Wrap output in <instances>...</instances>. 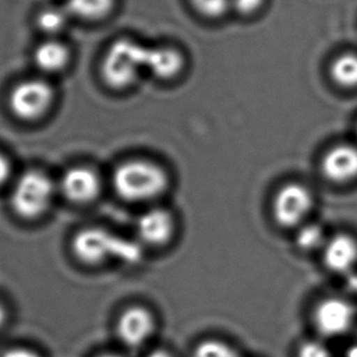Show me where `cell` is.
I'll list each match as a JSON object with an SVG mask.
<instances>
[{"label": "cell", "instance_id": "f1b7e54d", "mask_svg": "<svg viewBox=\"0 0 357 357\" xmlns=\"http://www.w3.org/2000/svg\"><path fill=\"white\" fill-rule=\"evenodd\" d=\"M100 357H125L121 356V355H118V354H105V355H102Z\"/></svg>", "mask_w": 357, "mask_h": 357}, {"label": "cell", "instance_id": "83f0119b", "mask_svg": "<svg viewBox=\"0 0 357 357\" xmlns=\"http://www.w3.org/2000/svg\"><path fill=\"white\" fill-rule=\"evenodd\" d=\"M345 357H357V344H355V345H352V347L347 349Z\"/></svg>", "mask_w": 357, "mask_h": 357}, {"label": "cell", "instance_id": "484cf974", "mask_svg": "<svg viewBox=\"0 0 357 357\" xmlns=\"http://www.w3.org/2000/svg\"><path fill=\"white\" fill-rule=\"evenodd\" d=\"M144 357H174L170 352L164 350V349H155L149 351Z\"/></svg>", "mask_w": 357, "mask_h": 357}, {"label": "cell", "instance_id": "52a82bcc", "mask_svg": "<svg viewBox=\"0 0 357 357\" xmlns=\"http://www.w3.org/2000/svg\"><path fill=\"white\" fill-rule=\"evenodd\" d=\"M312 317L314 328L322 337H339L351 331L356 310L347 298L331 296L316 305Z\"/></svg>", "mask_w": 357, "mask_h": 357}, {"label": "cell", "instance_id": "9a60e30c", "mask_svg": "<svg viewBox=\"0 0 357 357\" xmlns=\"http://www.w3.org/2000/svg\"><path fill=\"white\" fill-rule=\"evenodd\" d=\"M114 6V0H68L69 15L84 20H98L107 15Z\"/></svg>", "mask_w": 357, "mask_h": 357}, {"label": "cell", "instance_id": "44dd1931", "mask_svg": "<svg viewBox=\"0 0 357 357\" xmlns=\"http://www.w3.org/2000/svg\"><path fill=\"white\" fill-rule=\"evenodd\" d=\"M298 357H332V354L323 342L307 340L298 347Z\"/></svg>", "mask_w": 357, "mask_h": 357}, {"label": "cell", "instance_id": "2e32d148", "mask_svg": "<svg viewBox=\"0 0 357 357\" xmlns=\"http://www.w3.org/2000/svg\"><path fill=\"white\" fill-rule=\"evenodd\" d=\"M331 76L335 84L345 89L357 87V54L344 53L331 65Z\"/></svg>", "mask_w": 357, "mask_h": 357}, {"label": "cell", "instance_id": "7c38bea8", "mask_svg": "<svg viewBox=\"0 0 357 357\" xmlns=\"http://www.w3.org/2000/svg\"><path fill=\"white\" fill-rule=\"evenodd\" d=\"M323 264L333 273L347 274L357 266V240L349 234H337L322 248Z\"/></svg>", "mask_w": 357, "mask_h": 357}, {"label": "cell", "instance_id": "ac0fdd59", "mask_svg": "<svg viewBox=\"0 0 357 357\" xmlns=\"http://www.w3.org/2000/svg\"><path fill=\"white\" fill-rule=\"evenodd\" d=\"M69 13L59 8H48L40 11L37 17V25L45 33H58L68 24Z\"/></svg>", "mask_w": 357, "mask_h": 357}, {"label": "cell", "instance_id": "4316f807", "mask_svg": "<svg viewBox=\"0 0 357 357\" xmlns=\"http://www.w3.org/2000/svg\"><path fill=\"white\" fill-rule=\"evenodd\" d=\"M6 308L4 305L0 303V327L6 323Z\"/></svg>", "mask_w": 357, "mask_h": 357}, {"label": "cell", "instance_id": "ffe728a7", "mask_svg": "<svg viewBox=\"0 0 357 357\" xmlns=\"http://www.w3.org/2000/svg\"><path fill=\"white\" fill-rule=\"evenodd\" d=\"M201 15L217 19L223 16L231 8L233 0H190Z\"/></svg>", "mask_w": 357, "mask_h": 357}, {"label": "cell", "instance_id": "30bf717a", "mask_svg": "<svg viewBox=\"0 0 357 357\" xmlns=\"http://www.w3.org/2000/svg\"><path fill=\"white\" fill-rule=\"evenodd\" d=\"M321 172L332 184L347 185L357 180V147L352 144L334 146L323 155Z\"/></svg>", "mask_w": 357, "mask_h": 357}, {"label": "cell", "instance_id": "8fae6325", "mask_svg": "<svg viewBox=\"0 0 357 357\" xmlns=\"http://www.w3.org/2000/svg\"><path fill=\"white\" fill-rule=\"evenodd\" d=\"M136 231L141 243L149 246H164L173 238L175 220L165 208H151L139 215Z\"/></svg>", "mask_w": 357, "mask_h": 357}, {"label": "cell", "instance_id": "603a6c76", "mask_svg": "<svg viewBox=\"0 0 357 357\" xmlns=\"http://www.w3.org/2000/svg\"><path fill=\"white\" fill-rule=\"evenodd\" d=\"M11 164L10 160L6 158V155L0 153V186L6 184L10 178Z\"/></svg>", "mask_w": 357, "mask_h": 357}, {"label": "cell", "instance_id": "5b68a950", "mask_svg": "<svg viewBox=\"0 0 357 357\" xmlns=\"http://www.w3.org/2000/svg\"><path fill=\"white\" fill-rule=\"evenodd\" d=\"M311 191L298 183H289L274 195L272 214L274 222L284 229L298 228L313 208Z\"/></svg>", "mask_w": 357, "mask_h": 357}, {"label": "cell", "instance_id": "d6986e66", "mask_svg": "<svg viewBox=\"0 0 357 357\" xmlns=\"http://www.w3.org/2000/svg\"><path fill=\"white\" fill-rule=\"evenodd\" d=\"M194 357H238V354L227 342L207 339L195 347Z\"/></svg>", "mask_w": 357, "mask_h": 357}, {"label": "cell", "instance_id": "7402d4cb", "mask_svg": "<svg viewBox=\"0 0 357 357\" xmlns=\"http://www.w3.org/2000/svg\"><path fill=\"white\" fill-rule=\"evenodd\" d=\"M266 0H233L231 8L243 16L253 15L262 9Z\"/></svg>", "mask_w": 357, "mask_h": 357}, {"label": "cell", "instance_id": "ba28073f", "mask_svg": "<svg viewBox=\"0 0 357 357\" xmlns=\"http://www.w3.org/2000/svg\"><path fill=\"white\" fill-rule=\"evenodd\" d=\"M155 331L152 312L142 306H131L120 314L116 322V334L126 347H139L149 342Z\"/></svg>", "mask_w": 357, "mask_h": 357}, {"label": "cell", "instance_id": "6da1fadb", "mask_svg": "<svg viewBox=\"0 0 357 357\" xmlns=\"http://www.w3.org/2000/svg\"><path fill=\"white\" fill-rule=\"evenodd\" d=\"M113 186L120 199L142 204L158 199L167 191L169 176L159 164L147 159H130L115 169Z\"/></svg>", "mask_w": 357, "mask_h": 357}, {"label": "cell", "instance_id": "4fadbf2b", "mask_svg": "<svg viewBox=\"0 0 357 357\" xmlns=\"http://www.w3.org/2000/svg\"><path fill=\"white\" fill-rule=\"evenodd\" d=\"M184 55L169 47H147L144 70L160 79H174L184 69Z\"/></svg>", "mask_w": 357, "mask_h": 357}, {"label": "cell", "instance_id": "9c48e42d", "mask_svg": "<svg viewBox=\"0 0 357 357\" xmlns=\"http://www.w3.org/2000/svg\"><path fill=\"white\" fill-rule=\"evenodd\" d=\"M60 191L74 204H89L100 194L102 181L98 174L89 167H73L60 178Z\"/></svg>", "mask_w": 357, "mask_h": 357}, {"label": "cell", "instance_id": "277c9868", "mask_svg": "<svg viewBox=\"0 0 357 357\" xmlns=\"http://www.w3.org/2000/svg\"><path fill=\"white\" fill-rule=\"evenodd\" d=\"M54 194V184L47 174L40 170H27L13 188L11 207L21 218H40L50 209Z\"/></svg>", "mask_w": 357, "mask_h": 357}, {"label": "cell", "instance_id": "3957f363", "mask_svg": "<svg viewBox=\"0 0 357 357\" xmlns=\"http://www.w3.org/2000/svg\"><path fill=\"white\" fill-rule=\"evenodd\" d=\"M147 47L136 40H116L102 61V77L105 84L115 89H126L139 77L144 70Z\"/></svg>", "mask_w": 357, "mask_h": 357}, {"label": "cell", "instance_id": "cb8c5ba5", "mask_svg": "<svg viewBox=\"0 0 357 357\" xmlns=\"http://www.w3.org/2000/svg\"><path fill=\"white\" fill-rule=\"evenodd\" d=\"M1 357H40L37 352L32 351L27 347H13L6 350Z\"/></svg>", "mask_w": 357, "mask_h": 357}, {"label": "cell", "instance_id": "e0dca14e", "mask_svg": "<svg viewBox=\"0 0 357 357\" xmlns=\"http://www.w3.org/2000/svg\"><path fill=\"white\" fill-rule=\"evenodd\" d=\"M328 238L322 225L317 223L303 224L296 231L295 243L300 251L312 252L324 248Z\"/></svg>", "mask_w": 357, "mask_h": 357}, {"label": "cell", "instance_id": "8992f818", "mask_svg": "<svg viewBox=\"0 0 357 357\" xmlns=\"http://www.w3.org/2000/svg\"><path fill=\"white\" fill-rule=\"evenodd\" d=\"M54 91L47 81L30 79L16 84L9 96L13 114L19 119L36 120L47 113L53 103Z\"/></svg>", "mask_w": 357, "mask_h": 357}, {"label": "cell", "instance_id": "7a4b0ae2", "mask_svg": "<svg viewBox=\"0 0 357 357\" xmlns=\"http://www.w3.org/2000/svg\"><path fill=\"white\" fill-rule=\"evenodd\" d=\"M73 252L86 264L120 261L132 264L141 259L137 243L102 228L82 229L73 240Z\"/></svg>", "mask_w": 357, "mask_h": 357}, {"label": "cell", "instance_id": "d4e9b609", "mask_svg": "<svg viewBox=\"0 0 357 357\" xmlns=\"http://www.w3.org/2000/svg\"><path fill=\"white\" fill-rule=\"evenodd\" d=\"M347 287L352 293H357V272L347 274Z\"/></svg>", "mask_w": 357, "mask_h": 357}, {"label": "cell", "instance_id": "5bb4252c", "mask_svg": "<svg viewBox=\"0 0 357 357\" xmlns=\"http://www.w3.org/2000/svg\"><path fill=\"white\" fill-rule=\"evenodd\" d=\"M70 59L69 50L59 40L42 42L33 53L35 65L42 73L56 74L64 69Z\"/></svg>", "mask_w": 357, "mask_h": 357}]
</instances>
